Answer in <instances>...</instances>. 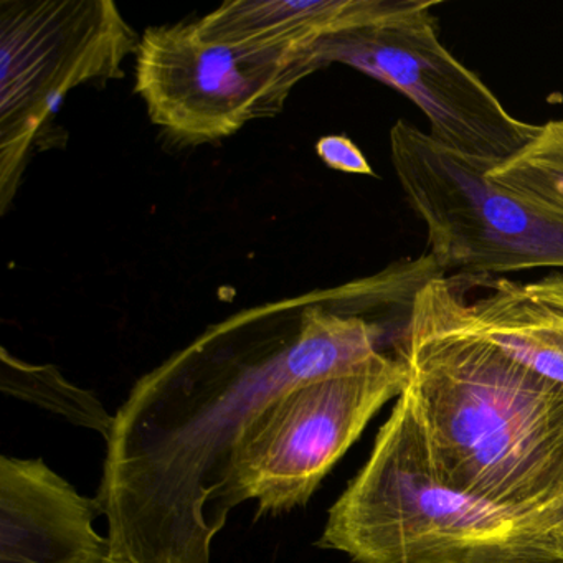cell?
I'll list each match as a JSON object with an SVG mask.
<instances>
[{"label": "cell", "mask_w": 563, "mask_h": 563, "mask_svg": "<svg viewBox=\"0 0 563 563\" xmlns=\"http://www.w3.org/2000/svg\"><path fill=\"white\" fill-rule=\"evenodd\" d=\"M322 67L316 54L220 44L197 22H177L141 37L136 93L156 126L196 146L278 117L299 81Z\"/></svg>", "instance_id": "7"}, {"label": "cell", "mask_w": 563, "mask_h": 563, "mask_svg": "<svg viewBox=\"0 0 563 563\" xmlns=\"http://www.w3.org/2000/svg\"><path fill=\"white\" fill-rule=\"evenodd\" d=\"M319 545L354 563H563L545 523L441 479L398 400L329 510Z\"/></svg>", "instance_id": "3"}, {"label": "cell", "mask_w": 563, "mask_h": 563, "mask_svg": "<svg viewBox=\"0 0 563 563\" xmlns=\"http://www.w3.org/2000/svg\"><path fill=\"white\" fill-rule=\"evenodd\" d=\"M97 499L81 496L42 460L0 457V563H104Z\"/></svg>", "instance_id": "9"}, {"label": "cell", "mask_w": 563, "mask_h": 563, "mask_svg": "<svg viewBox=\"0 0 563 563\" xmlns=\"http://www.w3.org/2000/svg\"><path fill=\"white\" fill-rule=\"evenodd\" d=\"M437 5L417 0L401 14L328 38L316 55L324 67L347 65L405 95L427 117L431 140L497 166L530 143L539 126L512 117L444 47L431 12Z\"/></svg>", "instance_id": "8"}, {"label": "cell", "mask_w": 563, "mask_h": 563, "mask_svg": "<svg viewBox=\"0 0 563 563\" xmlns=\"http://www.w3.org/2000/svg\"><path fill=\"white\" fill-rule=\"evenodd\" d=\"M390 159L427 230L430 260L457 275L563 268V219L487 177L494 164L454 153L400 120Z\"/></svg>", "instance_id": "4"}, {"label": "cell", "mask_w": 563, "mask_h": 563, "mask_svg": "<svg viewBox=\"0 0 563 563\" xmlns=\"http://www.w3.org/2000/svg\"><path fill=\"white\" fill-rule=\"evenodd\" d=\"M316 154L325 166L339 173L375 176L367 157L349 137L339 136V134L321 137L316 144Z\"/></svg>", "instance_id": "14"}, {"label": "cell", "mask_w": 563, "mask_h": 563, "mask_svg": "<svg viewBox=\"0 0 563 563\" xmlns=\"http://www.w3.org/2000/svg\"><path fill=\"white\" fill-rule=\"evenodd\" d=\"M362 283L245 309L144 375L114 415L95 499L110 556L210 563L232 512L246 430L291 388L382 354L380 325L355 312Z\"/></svg>", "instance_id": "1"}, {"label": "cell", "mask_w": 563, "mask_h": 563, "mask_svg": "<svg viewBox=\"0 0 563 563\" xmlns=\"http://www.w3.org/2000/svg\"><path fill=\"white\" fill-rule=\"evenodd\" d=\"M415 2L417 0H233L199 19L197 27L203 38L220 44L316 54V47L328 38L401 14L413 8Z\"/></svg>", "instance_id": "10"}, {"label": "cell", "mask_w": 563, "mask_h": 563, "mask_svg": "<svg viewBox=\"0 0 563 563\" xmlns=\"http://www.w3.org/2000/svg\"><path fill=\"white\" fill-rule=\"evenodd\" d=\"M0 387L19 400L60 415L65 420L98 431L108 440L114 417L90 391L70 384L54 365H34L0 351Z\"/></svg>", "instance_id": "12"}, {"label": "cell", "mask_w": 563, "mask_h": 563, "mask_svg": "<svg viewBox=\"0 0 563 563\" xmlns=\"http://www.w3.org/2000/svg\"><path fill=\"white\" fill-rule=\"evenodd\" d=\"M405 384L400 358L382 352L276 398L240 441L230 476L232 506L255 499L265 514L305 506L375 413L400 397Z\"/></svg>", "instance_id": "6"}, {"label": "cell", "mask_w": 563, "mask_h": 563, "mask_svg": "<svg viewBox=\"0 0 563 563\" xmlns=\"http://www.w3.org/2000/svg\"><path fill=\"white\" fill-rule=\"evenodd\" d=\"M397 354V400L434 473L550 529L563 507V385L490 344L454 276L418 286Z\"/></svg>", "instance_id": "2"}, {"label": "cell", "mask_w": 563, "mask_h": 563, "mask_svg": "<svg viewBox=\"0 0 563 563\" xmlns=\"http://www.w3.org/2000/svg\"><path fill=\"white\" fill-rule=\"evenodd\" d=\"M104 563H126V562H121V560H114V559H111V556H110V559H108L107 562H104Z\"/></svg>", "instance_id": "16"}, {"label": "cell", "mask_w": 563, "mask_h": 563, "mask_svg": "<svg viewBox=\"0 0 563 563\" xmlns=\"http://www.w3.org/2000/svg\"><path fill=\"white\" fill-rule=\"evenodd\" d=\"M140 41L111 0L0 2V212L62 100L80 85L123 78Z\"/></svg>", "instance_id": "5"}, {"label": "cell", "mask_w": 563, "mask_h": 563, "mask_svg": "<svg viewBox=\"0 0 563 563\" xmlns=\"http://www.w3.org/2000/svg\"><path fill=\"white\" fill-rule=\"evenodd\" d=\"M486 278L484 295L467 298L477 331L514 361L563 385V272L536 282Z\"/></svg>", "instance_id": "11"}, {"label": "cell", "mask_w": 563, "mask_h": 563, "mask_svg": "<svg viewBox=\"0 0 563 563\" xmlns=\"http://www.w3.org/2000/svg\"><path fill=\"white\" fill-rule=\"evenodd\" d=\"M487 177L563 219V120L539 126L530 143L490 167Z\"/></svg>", "instance_id": "13"}, {"label": "cell", "mask_w": 563, "mask_h": 563, "mask_svg": "<svg viewBox=\"0 0 563 563\" xmlns=\"http://www.w3.org/2000/svg\"><path fill=\"white\" fill-rule=\"evenodd\" d=\"M550 529L555 533L556 539L562 542L563 545V507H560L555 514H553L552 519H550Z\"/></svg>", "instance_id": "15"}]
</instances>
